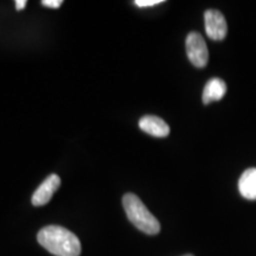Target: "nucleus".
Segmentation results:
<instances>
[{"label":"nucleus","instance_id":"obj_1","mask_svg":"<svg viewBox=\"0 0 256 256\" xmlns=\"http://www.w3.org/2000/svg\"><path fill=\"white\" fill-rule=\"evenodd\" d=\"M37 240L42 247L56 256H80L81 242L75 234L60 226L40 229Z\"/></svg>","mask_w":256,"mask_h":256},{"label":"nucleus","instance_id":"obj_2","mask_svg":"<svg viewBox=\"0 0 256 256\" xmlns=\"http://www.w3.org/2000/svg\"><path fill=\"white\" fill-rule=\"evenodd\" d=\"M124 209L126 211L127 218L136 226L140 232L147 235H156L160 232V223L150 212L142 200L136 194H126L122 198Z\"/></svg>","mask_w":256,"mask_h":256},{"label":"nucleus","instance_id":"obj_3","mask_svg":"<svg viewBox=\"0 0 256 256\" xmlns=\"http://www.w3.org/2000/svg\"><path fill=\"white\" fill-rule=\"evenodd\" d=\"M185 44H186V54L190 62L197 68H204L209 60V51L203 36L198 32H190Z\"/></svg>","mask_w":256,"mask_h":256},{"label":"nucleus","instance_id":"obj_4","mask_svg":"<svg viewBox=\"0 0 256 256\" xmlns=\"http://www.w3.org/2000/svg\"><path fill=\"white\" fill-rule=\"evenodd\" d=\"M206 31L208 37L212 40H223L228 34V24L226 18L217 10H208L204 14Z\"/></svg>","mask_w":256,"mask_h":256},{"label":"nucleus","instance_id":"obj_5","mask_svg":"<svg viewBox=\"0 0 256 256\" xmlns=\"http://www.w3.org/2000/svg\"><path fill=\"white\" fill-rule=\"evenodd\" d=\"M60 185V179L57 174H50L46 180L40 185V188L34 191L32 194V204L34 206H46L52 198L54 194L57 191V188Z\"/></svg>","mask_w":256,"mask_h":256},{"label":"nucleus","instance_id":"obj_6","mask_svg":"<svg viewBox=\"0 0 256 256\" xmlns=\"http://www.w3.org/2000/svg\"><path fill=\"white\" fill-rule=\"evenodd\" d=\"M140 130L156 138H165L170 134V127L164 120L154 115H145L139 121Z\"/></svg>","mask_w":256,"mask_h":256},{"label":"nucleus","instance_id":"obj_7","mask_svg":"<svg viewBox=\"0 0 256 256\" xmlns=\"http://www.w3.org/2000/svg\"><path fill=\"white\" fill-rule=\"evenodd\" d=\"M226 94V84L220 78H211L204 87L203 104H209L210 102L220 101Z\"/></svg>","mask_w":256,"mask_h":256},{"label":"nucleus","instance_id":"obj_8","mask_svg":"<svg viewBox=\"0 0 256 256\" xmlns=\"http://www.w3.org/2000/svg\"><path fill=\"white\" fill-rule=\"evenodd\" d=\"M240 194L247 200H256V168H252L243 172L238 180Z\"/></svg>","mask_w":256,"mask_h":256},{"label":"nucleus","instance_id":"obj_9","mask_svg":"<svg viewBox=\"0 0 256 256\" xmlns=\"http://www.w3.org/2000/svg\"><path fill=\"white\" fill-rule=\"evenodd\" d=\"M164 2L162 0H136L134 4H136L138 8H151V6H156Z\"/></svg>","mask_w":256,"mask_h":256},{"label":"nucleus","instance_id":"obj_10","mask_svg":"<svg viewBox=\"0 0 256 256\" xmlns=\"http://www.w3.org/2000/svg\"><path fill=\"white\" fill-rule=\"evenodd\" d=\"M62 4V0H43V2H42V5L50 8H58Z\"/></svg>","mask_w":256,"mask_h":256},{"label":"nucleus","instance_id":"obj_11","mask_svg":"<svg viewBox=\"0 0 256 256\" xmlns=\"http://www.w3.org/2000/svg\"><path fill=\"white\" fill-rule=\"evenodd\" d=\"M16 8L18 10V11H20V10H24L25 6H26L28 2L26 0H16Z\"/></svg>","mask_w":256,"mask_h":256},{"label":"nucleus","instance_id":"obj_12","mask_svg":"<svg viewBox=\"0 0 256 256\" xmlns=\"http://www.w3.org/2000/svg\"><path fill=\"white\" fill-rule=\"evenodd\" d=\"M184 256H194V255H191V254H188V255H184Z\"/></svg>","mask_w":256,"mask_h":256}]
</instances>
